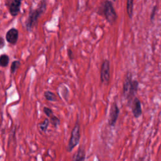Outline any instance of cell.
<instances>
[{
	"label": "cell",
	"instance_id": "obj_1",
	"mask_svg": "<svg viewBox=\"0 0 161 161\" xmlns=\"http://www.w3.org/2000/svg\"><path fill=\"white\" fill-rule=\"evenodd\" d=\"M138 88V82L132 80V74L128 72L123 82V94L125 98L128 101V104H131L133 99L135 97Z\"/></svg>",
	"mask_w": 161,
	"mask_h": 161
},
{
	"label": "cell",
	"instance_id": "obj_2",
	"mask_svg": "<svg viewBox=\"0 0 161 161\" xmlns=\"http://www.w3.org/2000/svg\"><path fill=\"white\" fill-rule=\"evenodd\" d=\"M47 8V1L41 0L38 7L36 9H31L27 19L25 22L26 30L29 31H31L35 25L37 23L38 19L41 15L45 12Z\"/></svg>",
	"mask_w": 161,
	"mask_h": 161
},
{
	"label": "cell",
	"instance_id": "obj_3",
	"mask_svg": "<svg viewBox=\"0 0 161 161\" xmlns=\"http://www.w3.org/2000/svg\"><path fill=\"white\" fill-rule=\"evenodd\" d=\"M103 13L109 23L113 25L116 22L118 16L111 1L106 0L104 2L103 6Z\"/></svg>",
	"mask_w": 161,
	"mask_h": 161
},
{
	"label": "cell",
	"instance_id": "obj_4",
	"mask_svg": "<svg viewBox=\"0 0 161 161\" xmlns=\"http://www.w3.org/2000/svg\"><path fill=\"white\" fill-rule=\"evenodd\" d=\"M80 138V125L77 120L75 123L70 134V137L67 147V152H71L79 143Z\"/></svg>",
	"mask_w": 161,
	"mask_h": 161
},
{
	"label": "cell",
	"instance_id": "obj_5",
	"mask_svg": "<svg viewBox=\"0 0 161 161\" xmlns=\"http://www.w3.org/2000/svg\"><path fill=\"white\" fill-rule=\"evenodd\" d=\"M110 79V64L108 60H104L101 67L100 80L101 83L108 85Z\"/></svg>",
	"mask_w": 161,
	"mask_h": 161
},
{
	"label": "cell",
	"instance_id": "obj_6",
	"mask_svg": "<svg viewBox=\"0 0 161 161\" xmlns=\"http://www.w3.org/2000/svg\"><path fill=\"white\" fill-rule=\"evenodd\" d=\"M119 109L116 102H114L110 108L109 118H108V125L111 127H114L118 120L119 114Z\"/></svg>",
	"mask_w": 161,
	"mask_h": 161
},
{
	"label": "cell",
	"instance_id": "obj_7",
	"mask_svg": "<svg viewBox=\"0 0 161 161\" xmlns=\"http://www.w3.org/2000/svg\"><path fill=\"white\" fill-rule=\"evenodd\" d=\"M131 111L132 113L135 118H140L142 114V105L140 99L135 97L133 99L131 103Z\"/></svg>",
	"mask_w": 161,
	"mask_h": 161
},
{
	"label": "cell",
	"instance_id": "obj_8",
	"mask_svg": "<svg viewBox=\"0 0 161 161\" xmlns=\"http://www.w3.org/2000/svg\"><path fill=\"white\" fill-rule=\"evenodd\" d=\"M19 33L18 30L14 28L9 30L6 34V39L8 43L12 45H15L18 40Z\"/></svg>",
	"mask_w": 161,
	"mask_h": 161
},
{
	"label": "cell",
	"instance_id": "obj_9",
	"mask_svg": "<svg viewBox=\"0 0 161 161\" xmlns=\"http://www.w3.org/2000/svg\"><path fill=\"white\" fill-rule=\"evenodd\" d=\"M21 0H11L9 3V11L11 16H16L20 11Z\"/></svg>",
	"mask_w": 161,
	"mask_h": 161
},
{
	"label": "cell",
	"instance_id": "obj_10",
	"mask_svg": "<svg viewBox=\"0 0 161 161\" xmlns=\"http://www.w3.org/2000/svg\"><path fill=\"white\" fill-rule=\"evenodd\" d=\"M86 152L82 147H80L74 154L72 161H85Z\"/></svg>",
	"mask_w": 161,
	"mask_h": 161
},
{
	"label": "cell",
	"instance_id": "obj_11",
	"mask_svg": "<svg viewBox=\"0 0 161 161\" xmlns=\"http://www.w3.org/2000/svg\"><path fill=\"white\" fill-rule=\"evenodd\" d=\"M133 1L134 0H127V3H126V11L130 19H131L133 16Z\"/></svg>",
	"mask_w": 161,
	"mask_h": 161
},
{
	"label": "cell",
	"instance_id": "obj_12",
	"mask_svg": "<svg viewBox=\"0 0 161 161\" xmlns=\"http://www.w3.org/2000/svg\"><path fill=\"white\" fill-rule=\"evenodd\" d=\"M44 97L47 101H49L54 102L57 101L56 95L53 92L50 91H47L44 92Z\"/></svg>",
	"mask_w": 161,
	"mask_h": 161
},
{
	"label": "cell",
	"instance_id": "obj_13",
	"mask_svg": "<svg viewBox=\"0 0 161 161\" xmlns=\"http://www.w3.org/2000/svg\"><path fill=\"white\" fill-rule=\"evenodd\" d=\"M9 61V58L6 54H3L0 56V66L3 67H6Z\"/></svg>",
	"mask_w": 161,
	"mask_h": 161
},
{
	"label": "cell",
	"instance_id": "obj_14",
	"mask_svg": "<svg viewBox=\"0 0 161 161\" xmlns=\"http://www.w3.org/2000/svg\"><path fill=\"white\" fill-rule=\"evenodd\" d=\"M49 124H50L49 119L46 118L43 120V122L38 124V126H39V128H40V129L42 131L46 132L47 129H48V127L49 126Z\"/></svg>",
	"mask_w": 161,
	"mask_h": 161
},
{
	"label": "cell",
	"instance_id": "obj_15",
	"mask_svg": "<svg viewBox=\"0 0 161 161\" xmlns=\"http://www.w3.org/2000/svg\"><path fill=\"white\" fill-rule=\"evenodd\" d=\"M50 123H52V125L54 126V127H57L60 124V121L59 119V118L58 117H57L56 116H55L54 114H53L52 116H50Z\"/></svg>",
	"mask_w": 161,
	"mask_h": 161
},
{
	"label": "cell",
	"instance_id": "obj_16",
	"mask_svg": "<svg viewBox=\"0 0 161 161\" xmlns=\"http://www.w3.org/2000/svg\"><path fill=\"white\" fill-rule=\"evenodd\" d=\"M19 66H20V62L19 60L13 61L11 65V72L12 74L15 73V72L18 70Z\"/></svg>",
	"mask_w": 161,
	"mask_h": 161
},
{
	"label": "cell",
	"instance_id": "obj_17",
	"mask_svg": "<svg viewBox=\"0 0 161 161\" xmlns=\"http://www.w3.org/2000/svg\"><path fill=\"white\" fill-rule=\"evenodd\" d=\"M43 113L46 114V116L48 118H50V116H52L53 114V111L48 107H44L43 109Z\"/></svg>",
	"mask_w": 161,
	"mask_h": 161
},
{
	"label": "cell",
	"instance_id": "obj_18",
	"mask_svg": "<svg viewBox=\"0 0 161 161\" xmlns=\"http://www.w3.org/2000/svg\"><path fill=\"white\" fill-rule=\"evenodd\" d=\"M156 9H157V7H156V6H154L153 8L152 9V13H151V14H150V20H151V21H153V19L154 18H155V12H156Z\"/></svg>",
	"mask_w": 161,
	"mask_h": 161
},
{
	"label": "cell",
	"instance_id": "obj_19",
	"mask_svg": "<svg viewBox=\"0 0 161 161\" xmlns=\"http://www.w3.org/2000/svg\"><path fill=\"white\" fill-rule=\"evenodd\" d=\"M67 52H68V55H69V57L70 60H72L74 58V54H73V52L72 51L71 49H68L67 50Z\"/></svg>",
	"mask_w": 161,
	"mask_h": 161
},
{
	"label": "cell",
	"instance_id": "obj_20",
	"mask_svg": "<svg viewBox=\"0 0 161 161\" xmlns=\"http://www.w3.org/2000/svg\"><path fill=\"white\" fill-rule=\"evenodd\" d=\"M4 46V39L0 36V48H3Z\"/></svg>",
	"mask_w": 161,
	"mask_h": 161
},
{
	"label": "cell",
	"instance_id": "obj_21",
	"mask_svg": "<svg viewBox=\"0 0 161 161\" xmlns=\"http://www.w3.org/2000/svg\"><path fill=\"white\" fill-rule=\"evenodd\" d=\"M136 161H144V158L143 157H140Z\"/></svg>",
	"mask_w": 161,
	"mask_h": 161
}]
</instances>
